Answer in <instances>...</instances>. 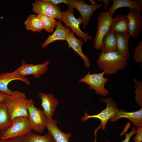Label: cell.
<instances>
[{"mask_svg": "<svg viewBox=\"0 0 142 142\" xmlns=\"http://www.w3.org/2000/svg\"><path fill=\"white\" fill-rule=\"evenodd\" d=\"M128 60L117 51L100 53L97 64L100 69L105 71V74L111 75L124 69Z\"/></svg>", "mask_w": 142, "mask_h": 142, "instance_id": "cell-1", "label": "cell"}, {"mask_svg": "<svg viewBox=\"0 0 142 142\" xmlns=\"http://www.w3.org/2000/svg\"><path fill=\"white\" fill-rule=\"evenodd\" d=\"M27 100L24 93L15 90L14 94L10 95L5 101L8 114L12 121L18 117H28Z\"/></svg>", "mask_w": 142, "mask_h": 142, "instance_id": "cell-2", "label": "cell"}, {"mask_svg": "<svg viewBox=\"0 0 142 142\" xmlns=\"http://www.w3.org/2000/svg\"><path fill=\"white\" fill-rule=\"evenodd\" d=\"M31 130L28 117H17L12 121L11 126L0 131V139L7 140L20 137Z\"/></svg>", "mask_w": 142, "mask_h": 142, "instance_id": "cell-3", "label": "cell"}, {"mask_svg": "<svg viewBox=\"0 0 142 142\" xmlns=\"http://www.w3.org/2000/svg\"><path fill=\"white\" fill-rule=\"evenodd\" d=\"M100 100L106 103L107 105L106 108L97 114L93 115H88L86 110L84 115L82 117L81 120L84 122L90 118L98 119L101 121L100 125V128L103 130H104L108 121L114 116L119 109L117 103L110 97L101 98Z\"/></svg>", "mask_w": 142, "mask_h": 142, "instance_id": "cell-4", "label": "cell"}, {"mask_svg": "<svg viewBox=\"0 0 142 142\" xmlns=\"http://www.w3.org/2000/svg\"><path fill=\"white\" fill-rule=\"evenodd\" d=\"M34 104L33 99H28V122L31 130L42 133L46 128L47 119L43 111L36 107Z\"/></svg>", "mask_w": 142, "mask_h": 142, "instance_id": "cell-5", "label": "cell"}, {"mask_svg": "<svg viewBox=\"0 0 142 142\" xmlns=\"http://www.w3.org/2000/svg\"><path fill=\"white\" fill-rule=\"evenodd\" d=\"M74 8L68 7L67 9L62 12V16L60 20L65 24V26L70 27L72 31L75 33L77 37H79L85 42L87 43L88 40L93 39L88 32L85 33L80 29V24L82 23V18L79 17L76 18L73 13Z\"/></svg>", "mask_w": 142, "mask_h": 142, "instance_id": "cell-6", "label": "cell"}, {"mask_svg": "<svg viewBox=\"0 0 142 142\" xmlns=\"http://www.w3.org/2000/svg\"><path fill=\"white\" fill-rule=\"evenodd\" d=\"M105 71L99 73L91 74L90 71L83 77L80 79L79 81L89 85V88L93 89L97 94L105 97L109 94L110 92L105 88L106 83L109 79L104 77Z\"/></svg>", "mask_w": 142, "mask_h": 142, "instance_id": "cell-7", "label": "cell"}, {"mask_svg": "<svg viewBox=\"0 0 142 142\" xmlns=\"http://www.w3.org/2000/svg\"><path fill=\"white\" fill-rule=\"evenodd\" d=\"M113 18L109 12L103 11L98 13L97 17V32L94 39V46L96 50L101 49L103 38L109 30Z\"/></svg>", "mask_w": 142, "mask_h": 142, "instance_id": "cell-8", "label": "cell"}, {"mask_svg": "<svg viewBox=\"0 0 142 142\" xmlns=\"http://www.w3.org/2000/svg\"><path fill=\"white\" fill-rule=\"evenodd\" d=\"M68 0V6L76 9L80 14L84 29L90 22L93 13L103 6L102 3L95 5L88 4L83 0Z\"/></svg>", "mask_w": 142, "mask_h": 142, "instance_id": "cell-9", "label": "cell"}, {"mask_svg": "<svg viewBox=\"0 0 142 142\" xmlns=\"http://www.w3.org/2000/svg\"><path fill=\"white\" fill-rule=\"evenodd\" d=\"M50 63V60H47L42 64H29L26 63L23 60L22 61L21 65L16 70L22 76L33 75L35 78L37 79L46 73L49 69L48 65Z\"/></svg>", "mask_w": 142, "mask_h": 142, "instance_id": "cell-10", "label": "cell"}, {"mask_svg": "<svg viewBox=\"0 0 142 142\" xmlns=\"http://www.w3.org/2000/svg\"><path fill=\"white\" fill-rule=\"evenodd\" d=\"M33 11L37 13L44 14L53 18L60 19L62 12L59 6L46 0H36L32 3Z\"/></svg>", "mask_w": 142, "mask_h": 142, "instance_id": "cell-11", "label": "cell"}, {"mask_svg": "<svg viewBox=\"0 0 142 142\" xmlns=\"http://www.w3.org/2000/svg\"><path fill=\"white\" fill-rule=\"evenodd\" d=\"M20 80L28 85L30 82L28 79L21 76L17 70L11 72H6L0 73V92L12 95L14 94L15 90L13 91L8 87V85L11 82L15 80Z\"/></svg>", "mask_w": 142, "mask_h": 142, "instance_id": "cell-12", "label": "cell"}, {"mask_svg": "<svg viewBox=\"0 0 142 142\" xmlns=\"http://www.w3.org/2000/svg\"><path fill=\"white\" fill-rule=\"evenodd\" d=\"M126 16L128 21V33L131 37L136 38L142 29V16L140 12L130 9Z\"/></svg>", "mask_w": 142, "mask_h": 142, "instance_id": "cell-13", "label": "cell"}, {"mask_svg": "<svg viewBox=\"0 0 142 142\" xmlns=\"http://www.w3.org/2000/svg\"><path fill=\"white\" fill-rule=\"evenodd\" d=\"M41 100L40 105L42 107L47 119H53L54 113L58 105V100L54 98L52 93L47 94L43 92L37 93Z\"/></svg>", "mask_w": 142, "mask_h": 142, "instance_id": "cell-14", "label": "cell"}, {"mask_svg": "<svg viewBox=\"0 0 142 142\" xmlns=\"http://www.w3.org/2000/svg\"><path fill=\"white\" fill-rule=\"evenodd\" d=\"M66 41L68 43V48L72 49L82 59L85 67L87 69L89 68L90 65V59L84 54L82 50V46L84 42L80 38L77 39L75 36L74 33L71 31L67 34Z\"/></svg>", "mask_w": 142, "mask_h": 142, "instance_id": "cell-15", "label": "cell"}, {"mask_svg": "<svg viewBox=\"0 0 142 142\" xmlns=\"http://www.w3.org/2000/svg\"><path fill=\"white\" fill-rule=\"evenodd\" d=\"M56 120L47 119L46 127L56 142H69V139L72 135L70 133H65L58 128Z\"/></svg>", "mask_w": 142, "mask_h": 142, "instance_id": "cell-16", "label": "cell"}, {"mask_svg": "<svg viewBox=\"0 0 142 142\" xmlns=\"http://www.w3.org/2000/svg\"><path fill=\"white\" fill-rule=\"evenodd\" d=\"M122 118L128 119L137 128L142 126V108L132 112H126L121 109L119 110L110 120L113 122Z\"/></svg>", "mask_w": 142, "mask_h": 142, "instance_id": "cell-17", "label": "cell"}, {"mask_svg": "<svg viewBox=\"0 0 142 142\" xmlns=\"http://www.w3.org/2000/svg\"><path fill=\"white\" fill-rule=\"evenodd\" d=\"M56 28L53 33L49 35L47 39L41 45L43 48H45L50 43L58 40H66L68 33L71 31L69 28H67L62 24V22L59 19L57 21Z\"/></svg>", "mask_w": 142, "mask_h": 142, "instance_id": "cell-18", "label": "cell"}, {"mask_svg": "<svg viewBox=\"0 0 142 142\" xmlns=\"http://www.w3.org/2000/svg\"><path fill=\"white\" fill-rule=\"evenodd\" d=\"M117 51L127 60L130 57L128 43L129 39L131 37L128 33H115Z\"/></svg>", "mask_w": 142, "mask_h": 142, "instance_id": "cell-19", "label": "cell"}, {"mask_svg": "<svg viewBox=\"0 0 142 142\" xmlns=\"http://www.w3.org/2000/svg\"><path fill=\"white\" fill-rule=\"evenodd\" d=\"M128 23L126 15L119 14L113 18L109 30L115 33H128Z\"/></svg>", "mask_w": 142, "mask_h": 142, "instance_id": "cell-20", "label": "cell"}, {"mask_svg": "<svg viewBox=\"0 0 142 142\" xmlns=\"http://www.w3.org/2000/svg\"><path fill=\"white\" fill-rule=\"evenodd\" d=\"M112 5L110 6L108 11L111 17L118 9L123 7H128L135 9L140 12L142 11V7L138 3L136 0H113Z\"/></svg>", "mask_w": 142, "mask_h": 142, "instance_id": "cell-21", "label": "cell"}, {"mask_svg": "<svg viewBox=\"0 0 142 142\" xmlns=\"http://www.w3.org/2000/svg\"><path fill=\"white\" fill-rule=\"evenodd\" d=\"M20 138L23 142H56L49 132L42 135L36 134L31 130Z\"/></svg>", "mask_w": 142, "mask_h": 142, "instance_id": "cell-22", "label": "cell"}, {"mask_svg": "<svg viewBox=\"0 0 142 142\" xmlns=\"http://www.w3.org/2000/svg\"><path fill=\"white\" fill-rule=\"evenodd\" d=\"M102 52L116 51L115 33L109 30L104 37L102 42Z\"/></svg>", "mask_w": 142, "mask_h": 142, "instance_id": "cell-23", "label": "cell"}, {"mask_svg": "<svg viewBox=\"0 0 142 142\" xmlns=\"http://www.w3.org/2000/svg\"><path fill=\"white\" fill-rule=\"evenodd\" d=\"M24 24L27 30L39 32L44 29L41 21L38 16L35 14L29 15Z\"/></svg>", "mask_w": 142, "mask_h": 142, "instance_id": "cell-24", "label": "cell"}, {"mask_svg": "<svg viewBox=\"0 0 142 142\" xmlns=\"http://www.w3.org/2000/svg\"><path fill=\"white\" fill-rule=\"evenodd\" d=\"M12 122L8 114L5 101L0 103V131L11 126Z\"/></svg>", "mask_w": 142, "mask_h": 142, "instance_id": "cell-25", "label": "cell"}, {"mask_svg": "<svg viewBox=\"0 0 142 142\" xmlns=\"http://www.w3.org/2000/svg\"><path fill=\"white\" fill-rule=\"evenodd\" d=\"M37 16L42 22L44 29L49 33H53L57 24L56 19L41 14H38Z\"/></svg>", "mask_w": 142, "mask_h": 142, "instance_id": "cell-26", "label": "cell"}, {"mask_svg": "<svg viewBox=\"0 0 142 142\" xmlns=\"http://www.w3.org/2000/svg\"><path fill=\"white\" fill-rule=\"evenodd\" d=\"M136 90L134 91L135 95V98L136 103L142 108V82L137 81L135 79H133Z\"/></svg>", "mask_w": 142, "mask_h": 142, "instance_id": "cell-27", "label": "cell"}, {"mask_svg": "<svg viewBox=\"0 0 142 142\" xmlns=\"http://www.w3.org/2000/svg\"><path fill=\"white\" fill-rule=\"evenodd\" d=\"M133 58L138 63H142V41H140L135 47L134 53Z\"/></svg>", "mask_w": 142, "mask_h": 142, "instance_id": "cell-28", "label": "cell"}, {"mask_svg": "<svg viewBox=\"0 0 142 142\" xmlns=\"http://www.w3.org/2000/svg\"><path fill=\"white\" fill-rule=\"evenodd\" d=\"M137 128L136 135L133 139L134 142H141L142 141V126Z\"/></svg>", "mask_w": 142, "mask_h": 142, "instance_id": "cell-29", "label": "cell"}, {"mask_svg": "<svg viewBox=\"0 0 142 142\" xmlns=\"http://www.w3.org/2000/svg\"><path fill=\"white\" fill-rule=\"evenodd\" d=\"M137 127L136 126H134L131 131L128 133H125L124 135L125 136V139L123 140L122 142H129L131 136L134 134L136 133ZM105 142H110L108 141H106Z\"/></svg>", "mask_w": 142, "mask_h": 142, "instance_id": "cell-30", "label": "cell"}, {"mask_svg": "<svg viewBox=\"0 0 142 142\" xmlns=\"http://www.w3.org/2000/svg\"><path fill=\"white\" fill-rule=\"evenodd\" d=\"M47 1L51 2L54 4L57 5L58 4L64 3L68 5V0H46Z\"/></svg>", "mask_w": 142, "mask_h": 142, "instance_id": "cell-31", "label": "cell"}, {"mask_svg": "<svg viewBox=\"0 0 142 142\" xmlns=\"http://www.w3.org/2000/svg\"><path fill=\"white\" fill-rule=\"evenodd\" d=\"M10 95L0 92V103L5 101Z\"/></svg>", "mask_w": 142, "mask_h": 142, "instance_id": "cell-32", "label": "cell"}, {"mask_svg": "<svg viewBox=\"0 0 142 142\" xmlns=\"http://www.w3.org/2000/svg\"><path fill=\"white\" fill-rule=\"evenodd\" d=\"M102 1L103 2L104 6V8L105 9H106L108 8V6L109 4L110 0H102Z\"/></svg>", "mask_w": 142, "mask_h": 142, "instance_id": "cell-33", "label": "cell"}, {"mask_svg": "<svg viewBox=\"0 0 142 142\" xmlns=\"http://www.w3.org/2000/svg\"><path fill=\"white\" fill-rule=\"evenodd\" d=\"M10 139L11 142H23L19 137H16Z\"/></svg>", "mask_w": 142, "mask_h": 142, "instance_id": "cell-34", "label": "cell"}, {"mask_svg": "<svg viewBox=\"0 0 142 142\" xmlns=\"http://www.w3.org/2000/svg\"><path fill=\"white\" fill-rule=\"evenodd\" d=\"M0 142H11L10 139L3 140L0 139Z\"/></svg>", "mask_w": 142, "mask_h": 142, "instance_id": "cell-35", "label": "cell"}, {"mask_svg": "<svg viewBox=\"0 0 142 142\" xmlns=\"http://www.w3.org/2000/svg\"><path fill=\"white\" fill-rule=\"evenodd\" d=\"M136 1L142 7V0H137Z\"/></svg>", "mask_w": 142, "mask_h": 142, "instance_id": "cell-36", "label": "cell"}, {"mask_svg": "<svg viewBox=\"0 0 142 142\" xmlns=\"http://www.w3.org/2000/svg\"><path fill=\"white\" fill-rule=\"evenodd\" d=\"M91 2V4L92 5H95L97 4V3H96L95 1H94L93 0H89Z\"/></svg>", "mask_w": 142, "mask_h": 142, "instance_id": "cell-37", "label": "cell"}, {"mask_svg": "<svg viewBox=\"0 0 142 142\" xmlns=\"http://www.w3.org/2000/svg\"><path fill=\"white\" fill-rule=\"evenodd\" d=\"M95 136V140L94 141V142H97V140H96V136Z\"/></svg>", "mask_w": 142, "mask_h": 142, "instance_id": "cell-38", "label": "cell"}, {"mask_svg": "<svg viewBox=\"0 0 142 142\" xmlns=\"http://www.w3.org/2000/svg\"><path fill=\"white\" fill-rule=\"evenodd\" d=\"M1 134H0V137L1 136Z\"/></svg>", "mask_w": 142, "mask_h": 142, "instance_id": "cell-39", "label": "cell"}]
</instances>
